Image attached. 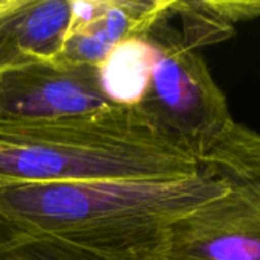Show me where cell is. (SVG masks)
Listing matches in <instances>:
<instances>
[{"mask_svg": "<svg viewBox=\"0 0 260 260\" xmlns=\"http://www.w3.org/2000/svg\"><path fill=\"white\" fill-rule=\"evenodd\" d=\"M2 2H3V0H0V5H2Z\"/></svg>", "mask_w": 260, "mask_h": 260, "instance_id": "obj_11", "label": "cell"}, {"mask_svg": "<svg viewBox=\"0 0 260 260\" xmlns=\"http://www.w3.org/2000/svg\"><path fill=\"white\" fill-rule=\"evenodd\" d=\"M224 187L200 171L181 180L0 186V227L58 238L128 260H155L172 225Z\"/></svg>", "mask_w": 260, "mask_h": 260, "instance_id": "obj_1", "label": "cell"}, {"mask_svg": "<svg viewBox=\"0 0 260 260\" xmlns=\"http://www.w3.org/2000/svg\"><path fill=\"white\" fill-rule=\"evenodd\" d=\"M157 50L148 34L117 44L98 66L102 91L113 105H139L149 87Z\"/></svg>", "mask_w": 260, "mask_h": 260, "instance_id": "obj_8", "label": "cell"}, {"mask_svg": "<svg viewBox=\"0 0 260 260\" xmlns=\"http://www.w3.org/2000/svg\"><path fill=\"white\" fill-rule=\"evenodd\" d=\"M174 17L175 0H72L67 35L55 61L98 67L117 44Z\"/></svg>", "mask_w": 260, "mask_h": 260, "instance_id": "obj_6", "label": "cell"}, {"mask_svg": "<svg viewBox=\"0 0 260 260\" xmlns=\"http://www.w3.org/2000/svg\"><path fill=\"white\" fill-rule=\"evenodd\" d=\"M200 163L139 105H107L58 120L0 125V186L181 180Z\"/></svg>", "mask_w": 260, "mask_h": 260, "instance_id": "obj_2", "label": "cell"}, {"mask_svg": "<svg viewBox=\"0 0 260 260\" xmlns=\"http://www.w3.org/2000/svg\"><path fill=\"white\" fill-rule=\"evenodd\" d=\"M171 20L158 21L148 32L157 58L139 107L160 131L200 163L235 120L227 96L206 61L184 44Z\"/></svg>", "mask_w": 260, "mask_h": 260, "instance_id": "obj_4", "label": "cell"}, {"mask_svg": "<svg viewBox=\"0 0 260 260\" xmlns=\"http://www.w3.org/2000/svg\"><path fill=\"white\" fill-rule=\"evenodd\" d=\"M107 105L98 67L46 61L0 73V125L50 122Z\"/></svg>", "mask_w": 260, "mask_h": 260, "instance_id": "obj_5", "label": "cell"}, {"mask_svg": "<svg viewBox=\"0 0 260 260\" xmlns=\"http://www.w3.org/2000/svg\"><path fill=\"white\" fill-rule=\"evenodd\" d=\"M260 15V2H181L175 0V17L181 21L184 44L198 50L229 40L235 24Z\"/></svg>", "mask_w": 260, "mask_h": 260, "instance_id": "obj_9", "label": "cell"}, {"mask_svg": "<svg viewBox=\"0 0 260 260\" xmlns=\"http://www.w3.org/2000/svg\"><path fill=\"white\" fill-rule=\"evenodd\" d=\"M0 260H128L78 247L52 236L0 227Z\"/></svg>", "mask_w": 260, "mask_h": 260, "instance_id": "obj_10", "label": "cell"}, {"mask_svg": "<svg viewBox=\"0 0 260 260\" xmlns=\"http://www.w3.org/2000/svg\"><path fill=\"white\" fill-rule=\"evenodd\" d=\"M200 171L224 192L172 225L155 260H260V131L233 122Z\"/></svg>", "mask_w": 260, "mask_h": 260, "instance_id": "obj_3", "label": "cell"}, {"mask_svg": "<svg viewBox=\"0 0 260 260\" xmlns=\"http://www.w3.org/2000/svg\"><path fill=\"white\" fill-rule=\"evenodd\" d=\"M72 0H3L0 5V73L55 61L62 50Z\"/></svg>", "mask_w": 260, "mask_h": 260, "instance_id": "obj_7", "label": "cell"}]
</instances>
